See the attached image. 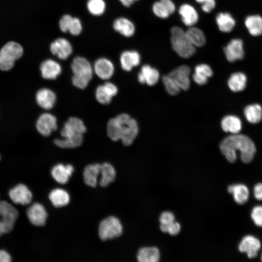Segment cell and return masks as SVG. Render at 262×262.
I'll return each instance as SVG.
<instances>
[{
    "instance_id": "obj_1",
    "label": "cell",
    "mask_w": 262,
    "mask_h": 262,
    "mask_svg": "<svg viewBox=\"0 0 262 262\" xmlns=\"http://www.w3.org/2000/svg\"><path fill=\"white\" fill-rule=\"evenodd\" d=\"M221 152L226 159L234 163L237 159V151H239L242 161L247 164L253 159L256 148L253 141L247 136L233 134L225 137L220 144Z\"/></svg>"
},
{
    "instance_id": "obj_2",
    "label": "cell",
    "mask_w": 262,
    "mask_h": 262,
    "mask_svg": "<svg viewBox=\"0 0 262 262\" xmlns=\"http://www.w3.org/2000/svg\"><path fill=\"white\" fill-rule=\"evenodd\" d=\"M136 121L127 114L110 119L107 124V133L113 141L121 140L125 146L132 144L138 133Z\"/></svg>"
},
{
    "instance_id": "obj_3",
    "label": "cell",
    "mask_w": 262,
    "mask_h": 262,
    "mask_svg": "<svg viewBox=\"0 0 262 262\" xmlns=\"http://www.w3.org/2000/svg\"><path fill=\"white\" fill-rule=\"evenodd\" d=\"M71 68L73 74V84L79 89L85 88L92 79L94 71L90 62L84 57L77 56L73 59Z\"/></svg>"
},
{
    "instance_id": "obj_4",
    "label": "cell",
    "mask_w": 262,
    "mask_h": 262,
    "mask_svg": "<svg viewBox=\"0 0 262 262\" xmlns=\"http://www.w3.org/2000/svg\"><path fill=\"white\" fill-rule=\"evenodd\" d=\"M170 40L173 49L181 57L189 58L196 52V47L187 37L185 31L179 26L170 30Z\"/></svg>"
},
{
    "instance_id": "obj_5",
    "label": "cell",
    "mask_w": 262,
    "mask_h": 262,
    "mask_svg": "<svg viewBox=\"0 0 262 262\" xmlns=\"http://www.w3.org/2000/svg\"><path fill=\"white\" fill-rule=\"evenodd\" d=\"M23 53V49L19 44L14 41L6 43L0 50V69L7 71L11 69Z\"/></svg>"
},
{
    "instance_id": "obj_6",
    "label": "cell",
    "mask_w": 262,
    "mask_h": 262,
    "mask_svg": "<svg viewBox=\"0 0 262 262\" xmlns=\"http://www.w3.org/2000/svg\"><path fill=\"white\" fill-rule=\"evenodd\" d=\"M123 232V227L120 220L112 216L103 219L98 228L99 236L102 241L112 239L120 236Z\"/></svg>"
},
{
    "instance_id": "obj_7",
    "label": "cell",
    "mask_w": 262,
    "mask_h": 262,
    "mask_svg": "<svg viewBox=\"0 0 262 262\" xmlns=\"http://www.w3.org/2000/svg\"><path fill=\"white\" fill-rule=\"evenodd\" d=\"M0 215L4 233H10L18 216L17 210L7 201H0Z\"/></svg>"
},
{
    "instance_id": "obj_8",
    "label": "cell",
    "mask_w": 262,
    "mask_h": 262,
    "mask_svg": "<svg viewBox=\"0 0 262 262\" xmlns=\"http://www.w3.org/2000/svg\"><path fill=\"white\" fill-rule=\"evenodd\" d=\"M86 131L84 122L80 118L71 117L65 123L60 133L63 138L83 134Z\"/></svg>"
},
{
    "instance_id": "obj_9",
    "label": "cell",
    "mask_w": 262,
    "mask_h": 262,
    "mask_svg": "<svg viewBox=\"0 0 262 262\" xmlns=\"http://www.w3.org/2000/svg\"><path fill=\"white\" fill-rule=\"evenodd\" d=\"M36 127L38 131L44 136H48L57 128L56 117L52 114L45 113L38 117Z\"/></svg>"
},
{
    "instance_id": "obj_10",
    "label": "cell",
    "mask_w": 262,
    "mask_h": 262,
    "mask_svg": "<svg viewBox=\"0 0 262 262\" xmlns=\"http://www.w3.org/2000/svg\"><path fill=\"white\" fill-rule=\"evenodd\" d=\"M9 196L14 203L22 205L30 204L33 198L31 191L25 184L21 183L11 189Z\"/></svg>"
},
{
    "instance_id": "obj_11",
    "label": "cell",
    "mask_w": 262,
    "mask_h": 262,
    "mask_svg": "<svg viewBox=\"0 0 262 262\" xmlns=\"http://www.w3.org/2000/svg\"><path fill=\"white\" fill-rule=\"evenodd\" d=\"M51 53L63 60L67 59L72 53V47L69 41L60 37L52 42L50 45Z\"/></svg>"
},
{
    "instance_id": "obj_12",
    "label": "cell",
    "mask_w": 262,
    "mask_h": 262,
    "mask_svg": "<svg viewBox=\"0 0 262 262\" xmlns=\"http://www.w3.org/2000/svg\"><path fill=\"white\" fill-rule=\"evenodd\" d=\"M118 92L116 86L111 82H106L103 85L97 87L95 91V97L100 104L106 105L111 102L113 97Z\"/></svg>"
},
{
    "instance_id": "obj_13",
    "label": "cell",
    "mask_w": 262,
    "mask_h": 262,
    "mask_svg": "<svg viewBox=\"0 0 262 262\" xmlns=\"http://www.w3.org/2000/svg\"><path fill=\"white\" fill-rule=\"evenodd\" d=\"M27 215L30 222L36 226H44L47 218L44 207L39 203L32 204L27 210Z\"/></svg>"
},
{
    "instance_id": "obj_14",
    "label": "cell",
    "mask_w": 262,
    "mask_h": 262,
    "mask_svg": "<svg viewBox=\"0 0 262 262\" xmlns=\"http://www.w3.org/2000/svg\"><path fill=\"white\" fill-rule=\"evenodd\" d=\"M224 51L227 59L230 62L243 59L245 52L242 40L238 38L232 39L224 48Z\"/></svg>"
},
{
    "instance_id": "obj_15",
    "label": "cell",
    "mask_w": 262,
    "mask_h": 262,
    "mask_svg": "<svg viewBox=\"0 0 262 262\" xmlns=\"http://www.w3.org/2000/svg\"><path fill=\"white\" fill-rule=\"evenodd\" d=\"M261 247V242L255 237L248 235L245 236L240 242L238 248L242 253H246L250 259L255 258Z\"/></svg>"
},
{
    "instance_id": "obj_16",
    "label": "cell",
    "mask_w": 262,
    "mask_h": 262,
    "mask_svg": "<svg viewBox=\"0 0 262 262\" xmlns=\"http://www.w3.org/2000/svg\"><path fill=\"white\" fill-rule=\"evenodd\" d=\"M93 71L102 80H108L113 75L115 66L113 63L106 58H100L94 63Z\"/></svg>"
},
{
    "instance_id": "obj_17",
    "label": "cell",
    "mask_w": 262,
    "mask_h": 262,
    "mask_svg": "<svg viewBox=\"0 0 262 262\" xmlns=\"http://www.w3.org/2000/svg\"><path fill=\"white\" fill-rule=\"evenodd\" d=\"M190 72L188 66L182 65L171 71L168 75L175 81L181 90H187L190 86Z\"/></svg>"
},
{
    "instance_id": "obj_18",
    "label": "cell",
    "mask_w": 262,
    "mask_h": 262,
    "mask_svg": "<svg viewBox=\"0 0 262 262\" xmlns=\"http://www.w3.org/2000/svg\"><path fill=\"white\" fill-rule=\"evenodd\" d=\"M42 77L46 80H55L62 72L60 64L54 60L48 59L42 62L40 66Z\"/></svg>"
},
{
    "instance_id": "obj_19",
    "label": "cell",
    "mask_w": 262,
    "mask_h": 262,
    "mask_svg": "<svg viewBox=\"0 0 262 262\" xmlns=\"http://www.w3.org/2000/svg\"><path fill=\"white\" fill-rule=\"evenodd\" d=\"M38 105L45 110H50L54 106L56 101L55 93L48 88L39 89L35 96Z\"/></svg>"
},
{
    "instance_id": "obj_20",
    "label": "cell",
    "mask_w": 262,
    "mask_h": 262,
    "mask_svg": "<svg viewBox=\"0 0 262 262\" xmlns=\"http://www.w3.org/2000/svg\"><path fill=\"white\" fill-rule=\"evenodd\" d=\"M152 10L156 16L165 19L175 12L176 6L172 0H159L153 4Z\"/></svg>"
},
{
    "instance_id": "obj_21",
    "label": "cell",
    "mask_w": 262,
    "mask_h": 262,
    "mask_svg": "<svg viewBox=\"0 0 262 262\" xmlns=\"http://www.w3.org/2000/svg\"><path fill=\"white\" fill-rule=\"evenodd\" d=\"M179 14L182 22L187 27L194 26L198 20V13L192 5L188 3H184L180 6Z\"/></svg>"
},
{
    "instance_id": "obj_22",
    "label": "cell",
    "mask_w": 262,
    "mask_h": 262,
    "mask_svg": "<svg viewBox=\"0 0 262 262\" xmlns=\"http://www.w3.org/2000/svg\"><path fill=\"white\" fill-rule=\"evenodd\" d=\"M141 57L138 52L134 50H125L120 56V63L122 68L126 71H131L140 63Z\"/></svg>"
},
{
    "instance_id": "obj_23",
    "label": "cell",
    "mask_w": 262,
    "mask_h": 262,
    "mask_svg": "<svg viewBox=\"0 0 262 262\" xmlns=\"http://www.w3.org/2000/svg\"><path fill=\"white\" fill-rule=\"evenodd\" d=\"M160 77L158 71L148 65L142 66L138 75V80L142 84L152 86L157 83Z\"/></svg>"
},
{
    "instance_id": "obj_24",
    "label": "cell",
    "mask_w": 262,
    "mask_h": 262,
    "mask_svg": "<svg viewBox=\"0 0 262 262\" xmlns=\"http://www.w3.org/2000/svg\"><path fill=\"white\" fill-rule=\"evenodd\" d=\"M73 171L74 167L72 165L59 164L52 167L51 174L53 178L58 183L65 184L68 182Z\"/></svg>"
},
{
    "instance_id": "obj_25",
    "label": "cell",
    "mask_w": 262,
    "mask_h": 262,
    "mask_svg": "<svg viewBox=\"0 0 262 262\" xmlns=\"http://www.w3.org/2000/svg\"><path fill=\"white\" fill-rule=\"evenodd\" d=\"M113 28L121 35L128 37L132 36L135 31L133 23L128 18L124 17L116 18L113 23Z\"/></svg>"
},
{
    "instance_id": "obj_26",
    "label": "cell",
    "mask_w": 262,
    "mask_h": 262,
    "mask_svg": "<svg viewBox=\"0 0 262 262\" xmlns=\"http://www.w3.org/2000/svg\"><path fill=\"white\" fill-rule=\"evenodd\" d=\"M228 191L232 194L234 201L238 204L246 203L249 198V192L247 186L243 184H232L228 186Z\"/></svg>"
},
{
    "instance_id": "obj_27",
    "label": "cell",
    "mask_w": 262,
    "mask_h": 262,
    "mask_svg": "<svg viewBox=\"0 0 262 262\" xmlns=\"http://www.w3.org/2000/svg\"><path fill=\"white\" fill-rule=\"evenodd\" d=\"M136 258L139 262H157L160 259V251L155 246L143 247L139 249Z\"/></svg>"
},
{
    "instance_id": "obj_28",
    "label": "cell",
    "mask_w": 262,
    "mask_h": 262,
    "mask_svg": "<svg viewBox=\"0 0 262 262\" xmlns=\"http://www.w3.org/2000/svg\"><path fill=\"white\" fill-rule=\"evenodd\" d=\"M211 67L205 64H198L196 66L193 78L194 82L198 85L205 84L209 78L213 75Z\"/></svg>"
},
{
    "instance_id": "obj_29",
    "label": "cell",
    "mask_w": 262,
    "mask_h": 262,
    "mask_svg": "<svg viewBox=\"0 0 262 262\" xmlns=\"http://www.w3.org/2000/svg\"><path fill=\"white\" fill-rule=\"evenodd\" d=\"M101 164H94L87 165L83 170V179L86 185L95 187L98 183V178L100 173Z\"/></svg>"
},
{
    "instance_id": "obj_30",
    "label": "cell",
    "mask_w": 262,
    "mask_h": 262,
    "mask_svg": "<svg viewBox=\"0 0 262 262\" xmlns=\"http://www.w3.org/2000/svg\"><path fill=\"white\" fill-rule=\"evenodd\" d=\"M222 130L232 134L238 133L242 128L240 119L236 116L228 115L224 117L221 123Z\"/></svg>"
},
{
    "instance_id": "obj_31",
    "label": "cell",
    "mask_w": 262,
    "mask_h": 262,
    "mask_svg": "<svg viewBox=\"0 0 262 262\" xmlns=\"http://www.w3.org/2000/svg\"><path fill=\"white\" fill-rule=\"evenodd\" d=\"M49 198L55 207L65 206L67 205L70 201V196L68 193L60 188L52 190L49 194Z\"/></svg>"
},
{
    "instance_id": "obj_32",
    "label": "cell",
    "mask_w": 262,
    "mask_h": 262,
    "mask_svg": "<svg viewBox=\"0 0 262 262\" xmlns=\"http://www.w3.org/2000/svg\"><path fill=\"white\" fill-rule=\"evenodd\" d=\"M245 24L249 33L255 36L262 34V17L259 15L247 16Z\"/></svg>"
},
{
    "instance_id": "obj_33",
    "label": "cell",
    "mask_w": 262,
    "mask_h": 262,
    "mask_svg": "<svg viewBox=\"0 0 262 262\" xmlns=\"http://www.w3.org/2000/svg\"><path fill=\"white\" fill-rule=\"evenodd\" d=\"M216 22L220 31L224 33L231 32L235 25V21L228 13H220L216 16Z\"/></svg>"
},
{
    "instance_id": "obj_34",
    "label": "cell",
    "mask_w": 262,
    "mask_h": 262,
    "mask_svg": "<svg viewBox=\"0 0 262 262\" xmlns=\"http://www.w3.org/2000/svg\"><path fill=\"white\" fill-rule=\"evenodd\" d=\"M247 78L242 72H236L230 75L228 84L229 89L233 92L243 91L246 86Z\"/></svg>"
},
{
    "instance_id": "obj_35",
    "label": "cell",
    "mask_w": 262,
    "mask_h": 262,
    "mask_svg": "<svg viewBox=\"0 0 262 262\" xmlns=\"http://www.w3.org/2000/svg\"><path fill=\"white\" fill-rule=\"evenodd\" d=\"M100 174L101 178L99 184L102 187H105L115 180L116 172L112 164L108 163H104L101 164Z\"/></svg>"
},
{
    "instance_id": "obj_36",
    "label": "cell",
    "mask_w": 262,
    "mask_h": 262,
    "mask_svg": "<svg viewBox=\"0 0 262 262\" xmlns=\"http://www.w3.org/2000/svg\"><path fill=\"white\" fill-rule=\"evenodd\" d=\"M186 34L192 44L196 47L203 46L206 43V37L203 31L198 28L192 26L185 31Z\"/></svg>"
},
{
    "instance_id": "obj_37",
    "label": "cell",
    "mask_w": 262,
    "mask_h": 262,
    "mask_svg": "<svg viewBox=\"0 0 262 262\" xmlns=\"http://www.w3.org/2000/svg\"><path fill=\"white\" fill-rule=\"evenodd\" d=\"M244 113L247 120L251 123H259L262 119V108L259 104L246 106Z\"/></svg>"
},
{
    "instance_id": "obj_38",
    "label": "cell",
    "mask_w": 262,
    "mask_h": 262,
    "mask_svg": "<svg viewBox=\"0 0 262 262\" xmlns=\"http://www.w3.org/2000/svg\"><path fill=\"white\" fill-rule=\"evenodd\" d=\"M83 140V134H79L70 138L55 139L54 143L61 148H75L80 146Z\"/></svg>"
},
{
    "instance_id": "obj_39",
    "label": "cell",
    "mask_w": 262,
    "mask_h": 262,
    "mask_svg": "<svg viewBox=\"0 0 262 262\" xmlns=\"http://www.w3.org/2000/svg\"><path fill=\"white\" fill-rule=\"evenodd\" d=\"M87 8L91 14L99 16L105 11L106 3L104 0H88Z\"/></svg>"
},
{
    "instance_id": "obj_40",
    "label": "cell",
    "mask_w": 262,
    "mask_h": 262,
    "mask_svg": "<svg viewBox=\"0 0 262 262\" xmlns=\"http://www.w3.org/2000/svg\"><path fill=\"white\" fill-rule=\"evenodd\" d=\"M162 80L165 89L168 94L175 96L180 93L181 89L170 76L168 75L164 76Z\"/></svg>"
},
{
    "instance_id": "obj_41",
    "label": "cell",
    "mask_w": 262,
    "mask_h": 262,
    "mask_svg": "<svg viewBox=\"0 0 262 262\" xmlns=\"http://www.w3.org/2000/svg\"><path fill=\"white\" fill-rule=\"evenodd\" d=\"M175 221V217L174 213L170 211L163 212L160 217V228L162 231L165 232L167 227Z\"/></svg>"
},
{
    "instance_id": "obj_42",
    "label": "cell",
    "mask_w": 262,
    "mask_h": 262,
    "mask_svg": "<svg viewBox=\"0 0 262 262\" xmlns=\"http://www.w3.org/2000/svg\"><path fill=\"white\" fill-rule=\"evenodd\" d=\"M82 29V24L79 18L73 17L70 23L68 32L74 36L79 35Z\"/></svg>"
},
{
    "instance_id": "obj_43",
    "label": "cell",
    "mask_w": 262,
    "mask_h": 262,
    "mask_svg": "<svg viewBox=\"0 0 262 262\" xmlns=\"http://www.w3.org/2000/svg\"><path fill=\"white\" fill-rule=\"evenodd\" d=\"M251 217L256 225L262 227V206L258 205L253 208Z\"/></svg>"
},
{
    "instance_id": "obj_44",
    "label": "cell",
    "mask_w": 262,
    "mask_h": 262,
    "mask_svg": "<svg viewBox=\"0 0 262 262\" xmlns=\"http://www.w3.org/2000/svg\"><path fill=\"white\" fill-rule=\"evenodd\" d=\"M73 16L70 15H64L59 22V26L61 31L63 33L68 32V28Z\"/></svg>"
},
{
    "instance_id": "obj_45",
    "label": "cell",
    "mask_w": 262,
    "mask_h": 262,
    "mask_svg": "<svg viewBox=\"0 0 262 262\" xmlns=\"http://www.w3.org/2000/svg\"><path fill=\"white\" fill-rule=\"evenodd\" d=\"M180 229V224L175 221L167 227L165 233H168L171 235H176L179 233Z\"/></svg>"
},
{
    "instance_id": "obj_46",
    "label": "cell",
    "mask_w": 262,
    "mask_h": 262,
    "mask_svg": "<svg viewBox=\"0 0 262 262\" xmlns=\"http://www.w3.org/2000/svg\"><path fill=\"white\" fill-rule=\"evenodd\" d=\"M215 0H207L201 4V9L205 13L211 12L215 7Z\"/></svg>"
},
{
    "instance_id": "obj_47",
    "label": "cell",
    "mask_w": 262,
    "mask_h": 262,
    "mask_svg": "<svg viewBox=\"0 0 262 262\" xmlns=\"http://www.w3.org/2000/svg\"><path fill=\"white\" fill-rule=\"evenodd\" d=\"M254 195L258 200H262V183L256 184L254 187Z\"/></svg>"
},
{
    "instance_id": "obj_48",
    "label": "cell",
    "mask_w": 262,
    "mask_h": 262,
    "mask_svg": "<svg viewBox=\"0 0 262 262\" xmlns=\"http://www.w3.org/2000/svg\"><path fill=\"white\" fill-rule=\"evenodd\" d=\"M12 261L10 254L4 250H0V262H10Z\"/></svg>"
},
{
    "instance_id": "obj_49",
    "label": "cell",
    "mask_w": 262,
    "mask_h": 262,
    "mask_svg": "<svg viewBox=\"0 0 262 262\" xmlns=\"http://www.w3.org/2000/svg\"><path fill=\"white\" fill-rule=\"evenodd\" d=\"M123 5L128 7L131 6L135 1L138 0H119Z\"/></svg>"
},
{
    "instance_id": "obj_50",
    "label": "cell",
    "mask_w": 262,
    "mask_h": 262,
    "mask_svg": "<svg viewBox=\"0 0 262 262\" xmlns=\"http://www.w3.org/2000/svg\"><path fill=\"white\" fill-rule=\"evenodd\" d=\"M4 234L3 225L1 220L0 219V237Z\"/></svg>"
},
{
    "instance_id": "obj_51",
    "label": "cell",
    "mask_w": 262,
    "mask_h": 262,
    "mask_svg": "<svg viewBox=\"0 0 262 262\" xmlns=\"http://www.w3.org/2000/svg\"><path fill=\"white\" fill-rule=\"evenodd\" d=\"M195 0L196 2L202 4L207 0Z\"/></svg>"
},
{
    "instance_id": "obj_52",
    "label": "cell",
    "mask_w": 262,
    "mask_h": 262,
    "mask_svg": "<svg viewBox=\"0 0 262 262\" xmlns=\"http://www.w3.org/2000/svg\"><path fill=\"white\" fill-rule=\"evenodd\" d=\"M261 260H262V255H261Z\"/></svg>"
},
{
    "instance_id": "obj_53",
    "label": "cell",
    "mask_w": 262,
    "mask_h": 262,
    "mask_svg": "<svg viewBox=\"0 0 262 262\" xmlns=\"http://www.w3.org/2000/svg\"></svg>"
}]
</instances>
